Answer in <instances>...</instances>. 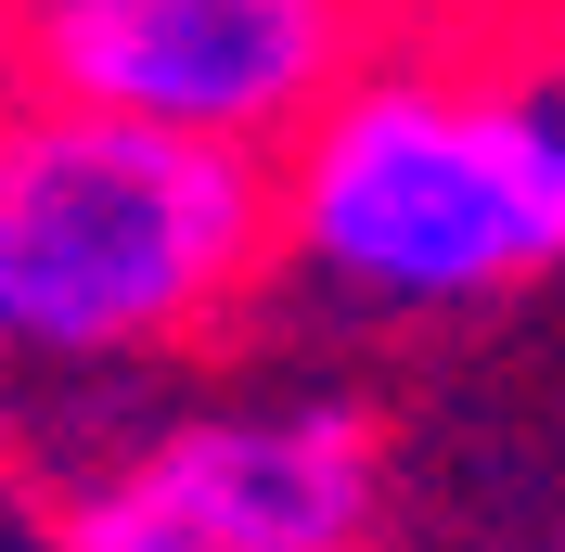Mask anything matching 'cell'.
I'll use <instances>...</instances> for the list:
<instances>
[{
    "instance_id": "6da1fadb",
    "label": "cell",
    "mask_w": 565,
    "mask_h": 552,
    "mask_svg": "<svg viewBox=\"0 0 565 552\" xmlns=\"http://www.w3.org/2000/svg\"><path fill=\"white\" fill-rule=\"evenodd\" d=\"M282 244L257 141L154 129V116L0 104V360H154L193 347Z\"/></svg>"
},
{
    "instance_id": "7a4b0ae2",
    "label": "cell",
    "mask_w": 565,
    "mask_h": 552,
    "mask_svg": "<svg viewBox=\"0 0 565 552\" xmlns=\"http://www.w3.org/2000/svg\"><path fill=\"white\" fill-rule=\"evenodd\" d=\"M282 257L348 309H476L565 270V116L489 77H334L296 129Z\"/></svg>"
},
{
    "instance_id": "3957f363",
    "label": "cell",
    "mask_w": 565,
    "mask_h": 552,
    "mask_svg": "<svg viewBox=\"0 0 565 552\" xmlns=\"http://www.w3.org/2000/svg\"><path fill=\"white\" fill-rule=\"evenodd\" d=\"M386 514V437L360 399L168 412L65 488V552H360Z\"/></svg>"
},
{
    "instance_id": "277c9868",
    "label": "cell",
    "mask_w": 565,
    "mask_h": 552,
    "mask_svg": "<svg viewBox=\"0 0 565 552\" xmlns=\"http://www.w3.org/2000/svg\"><path fill=\"white\" fill-rule=\"evenodd\" d=\"M0 52L52 104L206 141H296L348 77V0H0Z\"/></svg>"
}]
</instances>
